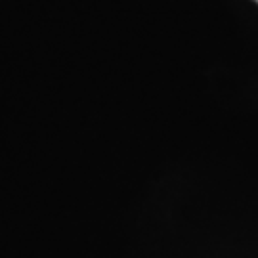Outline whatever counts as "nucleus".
Instances as JSON below:
<instances>
[{
  "mask_svg": "<svg viewBox=\"0 0 258 258\" xmlns=\"http://www.w3.org/2000/svg\"><path fill=\"white\" fill-rule=\"evenodd\" d=\"M254 2H258V0H254Z\"/></svg>",
  "mask_w": 258,
  "mask_h": 258,
  "instance_id": "obj_1",
  "label": "nucleus"
}]
</instances>
